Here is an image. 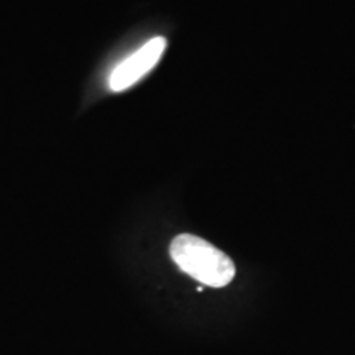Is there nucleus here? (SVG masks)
<instances>
[{"label": "nucleus", "instance_id": "nucleus-1", "mask_svg": "<svg viewBox=\"0 0 355 355\" xmlns=\"http://www.w3.org/2000/svg\"><path fill=\"white\" fill-rule=\"evenodd\" d=\"M170 254L175 263L202 285L222 288L235 277V265L229 255L204 239L181 234L173 239Z\"/></svg>", "mask_w": 355, "mask_h": 355}, {"label": "nucleus", "instance_id": "nucleus-2", "mask_svg": "<svg viewBox=\"0 0 355 355\" xmlns=\"http://www.w3.org/2000/svg\"><path fill=\"white\" fill-rule=\"evenodd\" d=\"M166 48V40L163 37H155L146 42L144 46H140L135 53L122 60L112 69L109 76L110 91L121 92L132 87L141 78L152 71L158 64L159 58Z\"/></svg>", "mask_w": 355, "mask_h": 355}]
</instances>
